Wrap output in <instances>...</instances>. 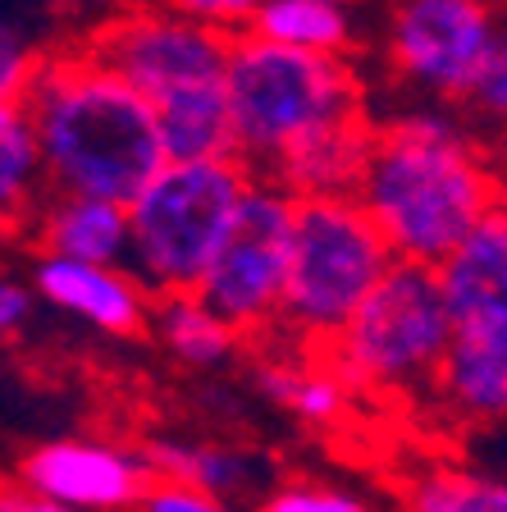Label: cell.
I'll return each mask as SVG.
<instances>
[{
    "instance_id": "1",
    "label": "cell",
    "mask_w": 507,
    "mask_h": 512,
    "mask_svg": "<svg viewBox=\"0 0 507 512\" xmlns=\"http://www.w3.org/2000/svg\"><path fill=\"white\" fill-rule=\"evenodd\" d=\"M23 106L51 192H92L128 202L165 165L156 101L92 51L37 64Z\"/></svg>"
},
{
    "instance_id": "2",
    "label": "cell",
    "mask_w": 507,
    "mask_h": 512,
    "mask_svg": "<svg viewBox=\"0 0 507 512\" xmlns=\"http://www.w3.org/2000/svg\"><path fill=\"white\" fill-rule=\"evenodd\" d=\"M352 192L402 261L439 266L498 202V179L457 119L412 110L375 128Z\"/></svg>"
},
{
    "instance_id": "3",
    "label": "cell",
    "mask_w": 507,
    "mask_h": 512,
    "mask_svg": "<svg viewBox=\"0 0 507 512\" xmlns=\"http://www.w3.org/2000/svg\"><path fill=\"white\" fill-rule=\"evenodd\" d=\"M224 92L233 110L238 156L256 174H265L297 142L366 119L361 78L348 55L270 42L252 28L233 32Z\"/></svg>"
},
{
    "instance_id": "4",
    "label": "cell",
    "mask_w": 507,
    "mask_h": 512,
    "mask_svg": "<svg viewBox=\"0 0 507 512\" xmlns=\"http://www.w3.org/2000/svg\"><path fill=\"white\" fill-rule=\"evenodd\" d=\"M453 330L439 266L398 256L361 298L348 325L325 343V362L352 384V394H434Z\"/></svg>"
},
{
    "instance_id": "5",
    "label": "cell",
    "mask_w": 507,
    "mask_h": 512,
    "mask_svg": "<svg viewBox=\"0 0 507 512\" xmlns=\"http://www.w3.org/2000/svg\"><path fill=\"white\" fill-rule=\"evenodd\" d=\"M252 179L256 170L243 156L165 160L128 197V224H133L128 270L151 293L197 288L206 266L220 252Z\"/></svg>"
},
{
    "instance_id": "6",
    "label": "cell",
    "mask_w": 507,
    "mask_h": 512,
    "mask_svg": "<svg viewBox=\"0 0 507 512\" xmlns=\"http://www.w3.org/2000/svg\"><path fill=\"white\" fill-rule=\"evenodd\" d=\"M393 261L398 252L357 192L297 197L293 266H288L279 330L307 348L329 343Z\"/></svg>"
},
{
    "instance_id": "7",
    "label": "cell",
    "mask_w": 507,
    "mask_h": 512,
    "mask_svg": "<svg viewBox=\"0 0 507 512\" xmlns=\"http://www.w3.org/2000/svg\"><path fill=\"white\" fill-rule=\"evenodd\" d=\"M293 234L297 192L256 174L247 183L243 206L233 215L220 252L201 275L197 298L220 311L229 325H238L247 339L279 330L288 266H293Z\"/></svg>"
},
{
    "instance_id": "8",
    "label": "cell",
    "mask_w": 507,
    "mask_h": 512,
    "mask_svg": "<svg viewBox=\"0 0 507 512\" xmlns=\"http://www.w3.org/2000/svg\"><path fill=\"white\" fill-rule=\"evenodd\" d=\"M229 42V32L192 19L174 5H128V10H115L87 37L83 51H92L101 64L119 69L128 83L142 87L156 101L174 87L224 78Z\"/></svg>"
},
{
    "instance_id": "9",
    "label": "cell",
    "mask_w": 507,
    "mask_h": 512,
    "mask_svg": "<svg viewBox=\"0 0 507 512\" xmlns=\"http://www.w3.org/2000/svg\"><path fill=\"white\" fill-rule=\"evenodd\" d=\"M498 28L494 0H393L389 60L393 74L430 101H457L480 69Z\"/></svg>"
},
{
    "instance_id": "10",
    "label": "cell",
    "mask_w": 507,
    "mask_h": 512,
    "mask_svg": "<svg viewBox=\"0 0 507 512\" xmlns=\"http://www.w3.org/2000/svg\"><path fill=\"white\" fill-rule=\"evenodd\" d=\"M151 480L147 453L110 439H46L19 462V485L37 508H138Z\"/></svg>"
},
{
    "instance_id": "11",
    "label": "cell",
    "mask_w": 507,
    "mask_h": 512,
    "mask_svg": "<svg viewBox=\"0 0 507 512\" xmlns=\"http://www.w3.org/2000/svg\"><path fill=\"white\" fill-rule=\"evenodd\" d=\"M32 288L55 311L83 320L110 339H133L147 330L151 302H156V293L128 266H96V261H78V256L60 252H42V261L32 270Z\"/></svg>"
},
{
    "instance_id": "12",
    "label": "cell",
    "mask_w": 507,
    "mask_h": 512,
    "mask_svg": "<svg viewBox=\"0 0 507 512\" xmlns=\"http://www.w3.org/2000/svg\"><path fill=\"white\" fill-rule=\"evenodd\" d=\"M457 334L507 339V202L498 197L480 224L439 261Z\"/></svg>"
},
{
    "instance_id": "13",
    "label": "cell",
    "mask_w": 507,
    "mask_h": 512,
    "mask_svg": "<svg viewBox=\"0 0 507 512\" xmlns=\"http://www.w3.org/2000/svg\"><path fill=\"white\" fill-rule=\"evenodd\" d=\"M46 252L96 261V266H128L133 261V224L128 202L92 197V192H55L37 220Z\"/></svg>"
},
{
    "instance_id": "14",
    "label": "cell",
    "mask_w": 507,
    "mask_h": 512,
    "mask_svg": "<svg viewBox=\"0 0 507 512\" xmlns=\"http://www.w3.org/2000/svg\"><path fill=\"white\" fill-rule=\"evenodd\" d=\"M147 462L156 476H183L206 490L220 508L229 503L265 499L275 485V467L265 453L238 444H179V439H151Z\"/></svg>"
},
{
    "instance_id": "15",
    "label": "cell",
    "mask_w": 507,
    "mask_h": 512,
    "mask_svg": "<svg viewBox=\"0 0 507 512\" xmlns=\"http://www.w3.org/2000/svg\"><path fill=\"white\" fill-rule=\"evenodd\" d=\"M430 398L471 426L507 421V339H476L453 330Z\"/></svg>"
},
{
    "instance_id": "16",
    "label": "cell",
    "mask_w": 507,
    "mask_h": 512,
    "mask_svg": "<svg viewBox=\"0 0 507 512\" xmlns=\"http://www.w3.org/2000/svg\"><path fill=\"white\" fill-rule=\"evenodd\" d=\"M156 124H160L165 160L238 156L224 78H206V83H188L156 96Z\"/></svg>"
},
{
    "instance_id": "17",
    "label": "cell",
    "mask_w": 507,
    "mask_h": 512,
    "mask_svg": "<svg viewBox=\"0 0 507 512\" xmlns=\"http://www.w3.org/2000/svg\"><path fill=\"white\" fill-rule=\"evenodd\" d=\"M375 128L366 119H352V124H338L329 133L297 142L293 151L265 170V179L284 183L297 197H320V192H352L361 179V165H366V151Z\"/></svg>"
},
{
    "instance_id": "18",
    "label": "cell",
    "mask_w": 507,
    "mask_h": 512,
    "mask_svg": "<svg viewBox=\"0 0 507 512\" xmlns=\"http://www.w3.org/2000/svg\"><path fill=\"white\" fill-rule=\"evenodd\" d=\"M147 330L156 334V343L169 357H179L183 366H201V371L206 366H224L238 352V343L247 339L238 325H229L220 311L197 298V288L156 293Z\"/></svg>"
},
{
    "instance_id": "19",
    "label": "cell",
    "mask_w": 507,
    "mask_h": 512,
    "mask_svg": "<svg viewBox=\"0 0 507 512\" xmlns=\"http://www.w3.org/2000/svg\"><path fill=\"white\" fill-rule=\"evenodd\" d=\"M42 192L51 188H46V165L32 115L23 101H5L0 106V229L32 215Z\"/></svg>"
},
{
    "instance_id": "20",
    "label": "cell",
    "mask_w": 507,
    "mask_h": 512,
    "mask_svg": "<svg viewBox=\"0 0 507 512\" xmlns=\"http://www.w3.org/2000/svg\"><path fill=\"white\" fill-rule=\"evenodd\" d=\"M412 503L425 512H507V476L430 471L416 480Z\"/></svg>"
},
{
    "instance_id": "21",
    "label": "cell",
    "mask_w": 507,
    "mask_h": 512,
    "mask_svg": "<svg viewBox=\"0 0 507 512\" xmlns=\"http://www.w3.org/2000/svg\"><path fill=\"white\" fill-rule=\"evenodd\" d=\"M466 115H476L489 128H507V14H498V28L489 37L480 69L462 96Z\"/></svg>"
},
{
    "instance_id": "22",
    "label": "cell",
    "mask_w": 507,
    "mask_h": 512,
    "mask_svg": "<svg viewBox=\"0 0 507 512\" xmlns=\"http://www.w3.org/2000/svg\"><path fill=\"white\" fill-rule=\"evenodd\" d=\"M348 398H352V384L329 362L302 366V375L293 384V398H288V412L297 421H307V426H334L338 416L348 412Z\"/></svg>"
},
{
    "instance_id": "23",
    "label": "cell",
    "mask_w": 507,
    "mask_h": 512,
    "mask_svg": "<svg viewBox=\"0 0 507 512\" xmlns=\"http://www.w3.org/2000/svg\"><path fill=\"white\" fill-rule=\"evenodd\" d=\"M265 508L270 512H361L366 499L348 490H334V485H316V480H284L265 494Z\"/></svg>"
},
{
    "instance_id": "24",
    "label": "cell",
    "mask_w": 507,
    "mask_h": 512,
    "mask_svg": "<svg viewBox=\"0 0 507 512\" xmlns=\"http://www.w3.org/2000/svg\"><path fill=\"white\" fill-rule=\"evenodd\" d=\"M37 64H42L37 60V46L14 23L0 19V106L28 96V83L37 78Z\"/></svg>"
},
{
    "instance_id": "25",
    "label": "cell",
    "mask_w": 507,
    "mask_h": 512,
    "mask_svg": "<svg viewBox=\"0 0 507 512\" xmlns=\"http://www.w3.org/2000/svg\"><path fill=\"white\" fill-rule=\"evenodd\" d=\"M138 508H147V512H215L220 503L183 476H156L147 485V494H142Z\"/></svg>"
},
{
    "instance_id": "26",
    "label": "cell",
    "mask_w": 507,
    "mask_h": 512,
    "mask_svg": "<svg viewBox=\"0 0 507 512\" xmlns=\"http://www.w3.org/2000/svg\"><path fill=\"white\" fill-rule=\"evenodd\" d=\"M165 5L192 14V19H201V23H211V28L229 32V37L252 28L256 10H261V0H165Z\"/></svg>"
},
{
    "instance_id": "27",
    "label": "cell",
    "mask_w": 507,
    "mask_h": 512,
    "mask_svg": "<svg viewBox=\"0 0 507 512\" xmlns=\"http://www.w3.org/2000/svg\"><path fill=\"white\" fill-rule=\"evenodd\" d=\"M32 293H37V288H28L23 279L0 275V343L14 339L32 320Z\"/></svg>"
},
{
    "instance_id": "28",
    "label": "cell",
    "mask_w": 507,
    "mask_h": 512,
    "mask_svg": "<svg viewBox=\"0 0 507 512\" xmlns=\"http://www.w3.org/2000/svg\"><path fill=\"white\" fill-rule=\"evenodd\" d=\"M297 375H302V366H293L288 357H279V362H261L256 366V384H261V394L270 398V403L288 407V398H293V384Z\"/></svg>"
},
{
    "instance_id": "29",
    "label": "cell",
    "mask_w": 507,
    "mask_h": 512,
    "mask_svg": "<svg viewBox=\"0 0 507 512\" xmlns=\"http://www.w3.org/2000/svg\"><path fill=\"white\" fill-rule=\"evenodd\" d=\"M74 5H78V10H96V14H101V10H115V5H124V0H74Z\"/></svg>"
},
{
    "instance_id": "30",
    "label": "cell",
    "mask_w": 507,
    "mask_h": 512,
    "mask_svg": "<svg viewBox=\"0 0 507 512\" xmlns=\"http://www.w3.org/2000/svg\"><path fill=\"white\" fill-rule=\"evenodd\" d=\"M494 5H498V14H507V0H494Z\"/></svg>"
},
{
    "instance_id": "31",
    "label": "cell",
    "mask_w": 507,
    "mask_h": 512,
    "mask_svg": "<svg viewBox=\"0 0 507 512\" xmlns=\"http://www.w3.org/2000/svg\"><path fill=\"white\" fill-rule=\"evenodd\" d=\"M0 380H5V362H0Z\"/></svg>"
}]
</instances>
